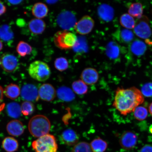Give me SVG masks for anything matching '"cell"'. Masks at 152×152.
I'll list each match as a JSON object with an SVG mask.
<instances>
[{"mask_svg":"<svg viewBox=\"0 0 152 152\" xmlns=\"http://www.w3.org/2000/svg\"><path fill=\"white\" fill-rule=\"evenodd\" d=\"M144 101L141 91L135 87L128 89L118 88L115 91L113 106L121 115H126L134 112Z\"/></svg>","mask_w":152,"mask_h":152,"instance_id":"obj_1","label":"cell"},{"mask_svg":"<svg viewBox=\"0 0 152 152\" xmlns=\"http://www.w3.org/2000/svg\"><path fill=\"white\" fill-rule=\"evenodd\" d=\"M50 121L45 116L37 115L30 119L28 124V129L32 136L39 138L48 134L50 132Z\"/></svg>","mask_w":152,"mask_h":152,"instance_id":"obj_2","label":"cell"},{"mask_svg":"<svg viewBox=\"0 0 152 152\" xmlns=\"http://www.w3.org/2000/svg\"><path fill=\"white\" fill-rule=\"evenodd\" d=\"M32 146L35 152H57L58 150L56 138L49 134L34 140Z\"/></svg>","mask_w":152,"mask_h":152,"instance_id":"obj_3","label":"cell"},{"mask_svg":"<svg viewBox=\"0 0 152 152\" xmlns=\"http://www.w3.org/2000/svg\"><path fill=\"white\" fill-rule=\"evenodd\" d=\"M28 73L32 78L43 82L49 78L51 71L50 67L46 63L37 60L30 64L28 68Z\"/></svg>","mask_w":152,"mask_h":152,"instance_id":"obj_4","label":"cell"},{"mask_svg":"<svg viewBox=\"0 0 152 152\" xmlns=\"http://www.w3.org/2000/svg\"><path fill=\"white\" fill-rule=\"evenodd\" d=\"M77 41V37L75 34L66 30L57 32L54 37L55 45L58 48L64 50L73 48Z\"/></svg>","mask_w":152,"mask_h":152,"instance_id":"obj_5","label":"cell"},{"mask_svg":"<svg viewBox=\"0 0 152 152\" xmlns=\"http://www.w3.org/2000/svg\"><path fill=\"white\" fill-rule=\"evenodd\" d=\"M56 22L63 30L70 31L74 29L77 22V17L73 11L64 10L58 15Z\"/></svg>","mask_w":152,"mask_h":152,"instance_id":"obj_6","label":"cell"},{"mask_svg":"<svg viewBox=\"0 0 152 152\" xmlns=\"http://www.w3.org/2000/svg\"><path fill=\"white\" fill-rule=\"evenodd\" d=\"M94 25V19L90 16L86 15L77 22L74 29L77 33L80 35H87L92 31Z\"/></svg>","mask_w":152,"mask_h":152,"instance_id":"obj_7","label":"cell"},{"mask_svg":"<svg viewBox=\"0 0 152 152\" xmlns=\"http://www.w3.org/2000/svg\"><path fill=\"white\" fill-rule=\"evenodd\" d=\"M0 66L5 71L11 73L16 71L18 68V61L14 55L5 53L0 59Z\"/></svg>","mask_w":152,"mask_h":152,"instance_id":"obj_8","label":"cell"},{"mask_svg":"<svg viewBox=\"0 0 152 152\" xmlns=\"http://www.w3.org/2000/svg\"><path fill=\"white\" fill-rule=\"evenodd\" d=\"M21 96L26 101L36 102L39 100V90L35 85L27 84L22 87L20 91Z\"/></svg>","mask_w":152,"mask_h":152,"instance_id":"obj_9","label":"cell"},{"mask_svg":"<svg viewBox=\"0 0 152 152\" xmlns=\"http://www.w3.org/2000/svg\"><path fill=\"white\" fill-rule=\"evenodd\" d=\"M137 141V137L136 134L131 131L123 133L120 139V144L123 149L130 150L134 148Z\"/></svg>","mask_w":152,"mask_h":152,"instance_id":"obj_10","label":"cell"},{"mask_svg":"<svg viewBox=\"0 0 152 152\" xmlns=\"http://www.w3.org/2000/svg\"><path fill=\"white\" fill-rule=\"evenodd\" d=\"M39 98L45 101L50 102L54 99L56 92L54 87L49 83H44L39 87Z\"/></svg>","mask_w":152,"mask_h":152,"instance_id":"obj_11","label":"cell"},{"mask_svg":"<svg viewBox=\"0 0 152 152\" xmlns=\"http://www.w3.org/2000/svg\"><path fill=\"white\" fill-rule=\"evenodd\" d=\"M99 75L97 71L92 68H87L83 70L81 75V80L87 85H92L97 82Z\"/></svg>","mask_w":152,"mask_h":152,"instance_id":"obj_12","label":"cell"},{"mask_svg":"<svg viewBox=\"0 0 152 152\" xmlns=\"http://www.w3.org/2000/svg\"><path fill=\"white\" fill-rule=\"evenodd\" d=\"M63 143L69 146L75 145L79 140L78 134L73 129H69L64 130L60 136Z\"/></svg>","mask_w":152,"mask_h":152,"instance_id":"obj_13","label":"cell"},{"mask_svg":"<svg viewBox=\"0 0 152 152\" xmlns=\"http://www.w3.org/2000/svg\"><path fill=\"white\" fill-rule=\"evenodd\" d=\"M97 13L100 20L105 22L111 21L115 15L113 7L106 4H103L98 7Z\"/></svg>","mask_w":152,"mask_h":152,"instance_id":"obj_14","label":"cell"},{"mask_svg":"<svg viewBox=\"0 0 152 152\" xmlns=\"http://www.w3.org/2000/svg\"><path fill=\"white\" fill-rule=\"evenodd\" d=\"M7 130L9 134L14 136H19L23 134L24 128L23 124L18 120L10 121L7 126Z\"/></svg>","mask_w":152,"mask_h":152,"instance_id":"obj_15","label":"cell"},{"mask_svg":"<svg viewBox=\"0 0 152 152\" xmlns=\"http://www.w3.org/2000/svg\"><path fill=\"white\" fill-rule=\"evenodd\" d=\"M46 24L42 19L34 18L28 23V28L30 32L35 35L42 34L46 28Z\"/></svg>","mask_w":152,"mask_h":152,"instance_id":"obj_16","label":"cell"},{"mask_svg":"<svg viewBox=\"0 0 152 152\" xmlns=\"http://www.w3.org/2000/svg\"><path fill=\"white\" fill-rule=\"evenodd\" d=\"M134 30L135 34L142 39H147L151 34V28L149 24L145 21L139 23L135 26Z\"/></svg>","mask_w":152,"mask_h":152,"instance_id":"obj_17","label":"cell"},{"mask_svg":"<svg viewBox=\"0 0 152 152\" xmlns=\"http://www.w3.org/2000/svg\"><path fill=\"white\" fill-rule=\"evenodd\" d=\"M58 97L63 101L70 102L75 99V95L73 91L65 86L60 87L56 91Z\"/></svg>","mask_w":152,"mask_h":152,"instance_id":"obj_18","label":"cell"},{"mask_svg":"<svg viewBox=\"0 0 152 152\" xmlns=\"http://www.w3.org/2000/svg\"><path fill=\"white\" fill-rule=\"evenodd\" d=\"M49 9L45 4L39 2L33 5L32 9V13L36 18L42 19L47 16Z\"/></svg>","mask_w":152,"mask_h":152,"instance_id":"obj_19","label":"cell"},{"mask_svg":"<svg viewBox=\"0 0 152 152\" xmlns=\"http://www.w3.org/2000/svg\"><path fill=\"white\" fill-rule=\"evenodd\" d=\"M105 52L110 59L115 60L118 58L120 55V48L117 43L111 41L107 44L106 47Z\"/></svg>","mask_w":152,"mask_h":152,"instance_id":"obj_20","label":"cell"},{"mask_svg":"<svg viewBox=\"0 0 152 152\" xmlns=\"http://www.w3.org/2000/svg\"><path fill=\"white\" fill-rule=\"evenodd\" d=\"M3 149L7 152H15L18 151L19 143L16 139L8 137L5 138L2 142Z\"/></svg>","mask_w":152,"mask_h":152,"instance_id":"obj_21","label":"cell"},{"mask_svg":"<svg viewBox=\"0 0 152 152\" xmlns=\"http://www.w3.org/2000/svg\"><path fill=\"white\" fill-rule=\"evenodd\" d=\"M4 93L7 97L11 100H15L20 96V90L18 85L11 83L5 87Z\"/></svg>","mask_w":152,"mask_h":152,"instance_id":"obj_22","label":"cell"},{"mask_svg":"<svg viewBox=\"0 0 152 152\" xmlns=\"http://www.w3.org/2000/svg\"><path fill=\"white\" fill-rule=\"evenodd\" d=\"M7 112L9 116L14 118H18L22 113L21 106L16 102H11L7 104Z\"/></svg>","mask_w":152,"mask_h":152,"instance_id":"obj_23","label":"cell"},{"mask_svg":"<svg viewBox=\"0 0 152 152\" xmlns=\"http://www.w3.org/2000/svg\"><path fill=\"white\" fill-rule=\"evenodd\" d=\"M90 145L93 152H104L107 147V142L100 138L93 140Z\"/></svg>","mask_w":152,"mask_h":152,"instance_id":"obj_24","label":"cell"},{"mask_svg":"<svg viewBox=\"0 0 152 152\" xmlns=\"http://www.w3.org/2000/svg\"><path fill=\"white\" fill-rule=\"evenodd\" d=\"M143 11V7L141 3H134L130 5L128 13L133 18L140 19L142 18Z\"/></svg>","mask_w":152,"mask_h":152,"instance_id":"obj_25","label":"cell"},{"mask_svg":"<svg viewBox=\"0 0 152 152\" xmlns=\"http://www.w3.org/2000/svg\"><path fill=\"white\" fill-rule=\"evenodd\" d=\"M14 34L10 26L7 24L0 26V39L5 42L12 39Z\"/></svg>","mask_w":152,"mask_h":152,"instance_id":"obj_26","label":"cell"},{"mask_svg":"<svg viewBox=\"0 0 152 152\" xmlns=\"http://www.w3.org/2000/svg\"><path fill=\"white\" fill-rule=\"evenodd\" d=\"M130 48L133 54L137 56H140L145 52L147 46L143 42L136 40L132 43Z\"/></svg>","mask_w":152,"mask_h":152,"instance_id":"obj_27","label":"cell"},{"mask_svg":"<svg viewBox=\"0 0 152 152\" xmlns=\"http://www.w3.org/2000/svg\"><path fill=\"white\" fill-rule=\"evenodd\" d=\"M72 86L74 93L78 95H84L88 92V87L87 85L80 80L74 81Z\"/></svg>","mask_w":152,"mask_h":152,"instance_id":"obj_28","label":"cell"},{"mask_svg":"<svg viewBox=\"0 0 152 152\" xmlns=\"http://www.w3.org/2000/svg\"><path fill=\"white\" fill-rule=\"evenodd\" d=\"M120 22L121 26L128 29H132L135 26V21L134 18L128 14L121 15Z\"/></svg>","mask_w":152,"mask_h":152,"instance_id":"obj_29","label":"cell"},{"mask_svg":"<svg viewBox=\"0 0 152 152\" xmlns=\"http://www.w3.org/2000/svg\"><path fill=\"white\" fill-rule=\"evenodd\" d=\"M32 48L27 42L21 41L18 44L16 47V51L19 56L22 57L29 55L31 53Z\"/></svg>","mask_w":152,"mask_h":152,"instance_id":"obj_30","label":"cell"},{"mask_svg":"<svg viewBox=\"0 0 152 152\" xmlns=\"http://www.w3.org/2000/svg\"><path fill=\"white\" fill-rule=\"evenodd\" d=\"M54 66L58 71L63 72L68 69L69 63L66 58L64 57H60L55 61Z\"/></svg>","mask_w":152,"mask_h":152,"instance_id":"obj_31","label":"cell"},{"mask_svg":"<svg viewBox=\"0 0 152 152\" xmlns=\"http://www.w3.org/2000/svg\"><path fill=\"white\" fill-rule=\"evenodd\" d=\"M134 116L138 121L144 120L147 118L148 115L147 109L142 106H138L134 110Z\"/></svg>","mask_w":152,"mask_h":152,"instance_id":"obj_32","label":"cell"},{"mask_svg":"<svg viewBox=\"0 0 152 152\" xmlns=\"http://www.w3.org/2000/svg\"><path fill=\"white\" fill-rule=\"evenodd\" d=\"M72 152H92L90 145L86 142H81L75 144Z\"/></svg>","mask_w":152,"mask_h":152,"instance_id":"obj_33","label":"cell"},{"mask_svg":"<svg viewBox=\"0 0 152 152\" xmlns=\"http://www.w3.org/2000/svg\"><path fill=\"white\" fill-rule=\"evenodd\" d=\"M22 113L24 115L27 116L32 115L35 111V107L32 102L26 101L21 106Z\"/></svg>","mask_w":152,"mask_h":152,"instance_id":"obj_34","label":"cell"},{"mask_svg":"<svg viewBox=\"0 0 152 152\" xmlns=\"http://www.w3.org/2000/svg\"><path fill=\"white\" fill-rule=\"evenodd\" d=\"M119 35L121 41L124 42H130L134 38V35L132 32L128 29L121 30L120 32Z\"/></svg>","mask_w":152,"mask_h":152,"instance_id":"obj_35","label":"cell"},{"mask_svg":"<svg viewBox=\"0 0 152 152\" xmlns=\"http://www.w3.org/2000/svg\"><path fill=\"white\" fill-rule=\"evenodd\" d=\"M141 92L142 95L145 97L152 96V83H147L143 85Z\"/></svg>","mask_w":152,"mask_h":152,"instance_id":"obj_36","label":"cell"},{"mask_svg":"<svg viewBox=\"0 0 152 152\" xmlns=\"http://www.w3.org/2000/svg\"><path fill=\"white\" fill-rule=\"evenodd\" d=\"M7 7L2 2L0 1V16L6 12Z\"/></svg>","mask_w":152,"mask_h":152,"instance_id":"obj_37","label":"cell"},{"mask_svg":"<svg viewBox=\"0 0 152 152\" xmlns=\"http://www.w3.org/2000/svg\"><path fill=\"white\" fill-rule=\"evenodd\" d=\"M140 152H152V147L149 145L144 146L140 150Z\"/></svg>","mask_w":152,"mask_h":152,"instance_id":"obj_38","label":"cell"},{"mask_svg":"<svg viewBox=\"0 0 152 152\" xmlns=\"http://www.w3.org/2000/svg\"><path fill=\"white\" fill-rule=\"evenodd\" d=\"M3 89L1 86H0V104L2 102L3 99Z\"/></svg>","mask_w":152,"mask_h":152,"instance_id":"obj_39","label":"cell"},{"mask_svg":"<svg viewBox=\"0 0 152 152\" xmlns=\"http://www.w3.org/2000/svg\"><path fill=\"white\" fill-rule=\"evenodd\" d=\"M22 1H8V2L10 4L13 5H16L20 4L22 2Z\"/></svg>","mask_w":152,"mask_h":152,"instance_id":"obj_40","label":"cell"},{"mask_svg":"<svg viewBox=\"0 0 152 152\" xmlns=\"http://www.w3.org/2000/svg\"><path fill=\"white\" fill-rule=\"evenodd\" d=\"M5 106V104L4 103L0 104V113L2 110L4 109Z\"/></svg>","mask_w":152,"mask_h":152,"instance_id":"obj_41","label":"cell"},{"mask_svg":"<svg viewBox=\"0 0 152 152\" xmlns=\"http://www.w3.org/2000/svg\"><path fill=\"white\" fill-rule=\"evenodd\" d=\"M149 111L150 114L152 116V102L149 106Z\"/></svg>","mask_w":152,"mask_h":152,"instance_id":"obj_42","label":"cell"},{"mask_svg":"<svg viewBox=\"0 0 152 152\" xmlns=\"http://www.w3.org/2000/svg\"><path fill=\"white\" fill-rule=\"evenodd\" d=\"M57 1H46L47 3L49 4H54V3H56V2H57Z\"/></svg>","mask_w":152,"mask_h":152,"instance_id":"obj_43","label":"cell"},{"mask_svg":"<svg viewBox=\"0 0 152 152\" xmlns=\"http://www.w3.org/2000/svg\"><path fill=\"white\" fill-rule=\"evenodd\" d=\"M3 44L2 42L1 41V40L0 39V51H1L2 50L3 48Z\"/></svg>","mask_w":152,"mask_h":152,"instance_id":"obj_44","label":"cell"},{"mask_svg":"<svg viewBox=\"0 0 152 152\" xmlns=\"http://www.w3.org/2000/svg\"><path fill=\"white\" fill-rule=\"evenodd\" d=\"M149 131L150 133L152 134V125H151L149 127Z\"/></svg>","mask_w":152,"mask_h":152,"instance_id":"obj_45","label":"cell"}]
</instances>
